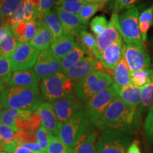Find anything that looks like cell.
<instances>
[{
	"label": "cell",
	"mask_w": 153,
	"mask_h": 153,
	"mask_svg": "<svg viewBox=\"0 0 153 153\" xmlns=\"http://www.w3.org/2000/svg\"><path fill=\"white\" fill-rule=\"evenodd\" d=\"M23 0H0V11L4 19H8L22 4Z\"/></svg>",
	"instance_id": "32"
},
{
	"label": "cell",
	"mask_w": 153,
	"mask_h": 153,
	"mask_svg": "<svg viewBox=\"0 0 153 153\" xmlns=\"http://www.w3.org/2000/svg\"><path fill=\"white\" fill-rule=\"evenodd\" d=\"M123 56L131 73L152 67L151 57L145 48L144 43H123Z\"/></svg>",
	"instance_id": "9"
},
{
	"label": "cell",
	"mask_w": 153,
	"mask_h": 153,
	"mask_svg": "<svg viewBox=\"0 0 153 153\" xmlns=\"http://www.w3.org/2000/svg\"><path fill=\"white\" fill-rule=\"evenodd\" d=\"M4 18L3 17V16H2V14H1V11H0V28L1 27V26H3L4 24Z\"/></svg>",
	"instance_id": "53"
},
{
	"label": "cell",
	"mask_w": 153,
	"mask_h": 153,
	"mask_svg": "<svg viewBox=\"0 0 153 153\" xmlns=\"http://www.w3.org/2000/svg\"><path fill=\"white\" fill-rule=\"evenodd\" d=\"M0 153H7V152H6L5 151H1V152H0Z\"/></svg>",
	"instance_id": "56"
},
{
	"label": "cell",
	"mask_w": 153,
	"mask_h": 153,
	"mask_svg": "<svg viewBox=\"0 0 153 153\" xmlns=\"http://www.w3.org/2000/svg\"><path fill=\"white\" fill-rule=\"evenodd\" d=\"M41 118V125L53 136L57 137L62 124L55 114L53 104L43 102L36 111Z\"/></svg>",
	"instance_id": "15"
},
{
	"label": "cell",
	"mask_w": 153,
	"mask_h": 153,
	"mask_svg": "<svg viewBox=\"0 0 153 153\" xmlns=\"http://www.w3.org/2000/svg\"><path fill=\"white\" fill-rule=\"evenodd\" d=\"M5 88H6V87H5V86L3 84L1 83V82H0V93H1V91H2L4 90V89H5Z\"/></svg>",
	"instance_id": "54"
},
{
	"label": "cell",
	"mask_w": 153,
	"mask_h": 153,
	"mask_svg": "<svg viewBox=\"0 0 153 153\" xmlns=\"http://www.w3.org/2000/svg\"><path fill=\"white\" fill-rule=\"evenodd\" d=\"M11 31V27L9 24L5 23L0 28V43L2 42L4 40L7 38V36L9 35V33Z\"/></svg>",
	"instance_id": "47"
},
{
	"label": "cell",
	"mask_w": 153,
	"mask_h": 153,
	"mask_svg": "<svg viewBox=\"0 0 153 153\" xmlns=\"http://www.w3.org/2000/svg\"><path fill=\"white\" fill-rule=\"evenodd\" d=\"M46 153H69V148L58 137L52 135L48 145Z\"/></svg>",
	"instance_id": "36"
},
{
	"label": "cell",
	"mask_w": 153,
	"mask_h": 153,
	"mask_svg": "<svg viewBox=\"0 0 153 153\" xmlns=\"http://www.w3.org/2000/svg\"><path fill=\"white\" fill-rule=\"evenodd\" d=\"M76 38L78 45L81 46L87 55L94 56L97 49V38L86 30H82Z\"/></svg>",
	"instance_id": "24"
},
{
	"label": "cell",
	"mask_w": 153,
	"mask_h": 153,
	"mask_svg": "<svg viewBox=\"0 0 153 153\" xmlns=\"http://www.w3.org/2000/svg\"><path fill=\"white\" fill-rule=\"evenodd\" d=\"M126 153H142L141 152L140 148V144L138 140H133L130 145L128 148L127 152Z\"/></svg>",
	"instance_id": "49"
},
{
	"label": "cell",
	"mask_w": 153,
	"mask_h": 153,
	"mask_svg": "<svg viewBox=\"0 0 153 153\" xmlns=\"http://www.w3.org/2000/svg\"><path fill=\"white\" fill-rule=\"evenodd\" d=\"M118 89L117 86L113 83L104 90L94 95L85 102L84 110L94 126L97 125L107 107L109 106L115 97L118 96Z\"/></svg>",
	"instance_id": "6"
},
{
	"label": "cell",
	"mask_w": 153,
	"mask_h": 153,
	"mask_svg": "<svg viewBox=\"0 0 153 153\" xmlns=\"http://www.w3.org/2000/svg\"><path fill=\"white\" fill-rule=\"evenodd\" d=\"M118 96L132 108L135 110L138 108L140 102V88L130 84L118 89Z\"/></svg>",
	"instance_id": "22"
},
{
	"label": "cell",
	"mask_w": 153,
	"mask_h": 153,
	"mask_svg": "<svg viewBox=\"0 0 153 153\" xmlns=\"http://www.w3.org/2000/svg\"><path fill=\"white\" fill-rule=\"evenodd\" d=\"M33 71L40 79L62 72L61 60L55 57L50 49L41 51L33 66Z\"/></svg>",
	"instance_id": "11"
},
{
	"label": "cell",
	"mask_w": 153,
	"mask_h": 153,
	"mask_svg": "<svg viewBox=\"0 0 153 153\" xmlns=\"http://www.w3.org/2000/svg\"><path fill=\"white\" fill-rule=\"evenodd\" d=\"M78 45L74 36L63 34L62 36L55 39L50 47V51L57 59L63 58Z\"/></svg>",
	"instance_id": "20"
},
{
	"label": "cell",
	"mask_w": 153,
	"mask_h": 153,
	"mask_svg": "<svg viewBox=\"0 0 153 153\" xmlns=\"http://www.w3.org/2000/svg\"><path fill=\"white\" fill-rule=\"evenodd\" d=\"M40 51L29 43H21L9 57L13 72L30 70L35 65Z\"/></svg>",
	"instance_id": "10"
},
{
	"label": "cell",
	"mask_w": 153,
	"mask_h": 153,
	"mask_svg": "<svg viewBox=\"0 0 153 153\" xmlns=\"http://www.w3.org/2000/svg\"><path fill=\"white\" fill-rule=\"evenodd\" d=\"M36 137H37V142L40 145V146H41L42 151L45 152L52 135L42 126L36 132Z\"/></svg>",
	"instance_id": "42"
},
{
	"label": "cell",
	"mask_w": 153,
	"mask_h": 153,
	"mask_svg": "<svg viewBox=\"0 0 153 153\" xmlns=\"http://www.w3.org/2000/svg\"><path fill=\"white\" fill-rule=\"evenodd\" d=\"M139 16L140 9L137 7L118 15L120 33L125 43H143L139 29Z\"/></svg>",
	"instance_id": "8"
},
{
	"label": "cell",
	"mask_w": 153,
	"mask_h": 153,
	"mask_svg": "<svg viewBox=\"0 0 153 153\" xmlns=\"http://www.w3.org/2000/svg\"><path fill=\"white\" fill-rule=\"evenodd\" d=\"M99 63L100 62L94 56L87 55L72 68L62 73L76 83L94 71L100 70Z\"/></svg>",
	"instance_id": "13"
},
{
	"label": "cell",
	"mask_w": 153,
	"mask_h": 153,
	"mask_svg": "<svg viewBox=\"0 0 153 153\" xmlns=\"http://www.w3.org/2000/svg\"><path fill=\"white\" fill-rule=\"evenodd\" d=\"M152 16H153V5H152Z\"/></svg>",
	"instance_id": "59"
},
{
	"label": "cell",
	"mask_w": 153,
	"mask_h": 153,
	"mask_svg": "<svg viewBox=\"0 0 153 153\" xmlns=\"http://www.w3.org/2000/svg\"><path fill=\"white\" fill-rule=\"evenodd\" d=\"M151 64L153 68V46H152V56H151Z\"/></svg>",
	"instance_id": "55"
},
{
	"label": "cell",
	"mask_w": 153,
	"mask_h": 153,
	"mask_svg": "<svg viewBox=\"0 0 153 153\" xmlns=\"http://www.w3.org/2000/svg\"><path fill=\"white\" fill-rule=\"evenodd\" d=\"M96 38L97 49L94 53V57L98 60L105 49L122 38L118 26V14L117 13H113L105 31L101 35L97 36Z\"/></svg>",
	"instance_id": "12"
},
{
	"label": "cell",
	"mask_w": 153,
	"mask_h": 153,
	"mask_svg": "<svg viewBox=\"0 0 153 153\" xmlns=\"http://www.w3.org/2000/svg\"><path fill=\"white\" fill-rule=\"evenodd\" d=\"M86 4H87V2L83 0V1H70V2L58 3L56 4V7H60V8L63 9L64 11H68L69 13L78 15Z\"/></svg>",
	"instance_id": "39"
},
{
	"label": "cell",
	"mask_w": 153,
	"mask_h": 153,
	"mask_svg": "<svg viewBox=\"0 0 153 153\" xmlns=\"http://www.w3.org/2000/svg\"><path fill=\"white\" fill-rule=\"evenodd\" d=\"M16 132L9 126L0 123V142L5 145L14 142V135Z\"/></svg>",
	"instance_id": "41"
},
{
	"label": "cell",
	"mask_w": 153,
	"mask_h": 153,
	"mask_svg": "<svg viewBox=\"0 0 153 153\" xmlns=\"http://www.w3.org/2000/svg\"><path fill=\"white\" fill-rule=\"evenodd\" d=\"M5 108L4 106V104L2 103V101H1V96H0V123H1V116H2V114L4 111Z\"/></svg>",
	"instance_id": "50"
},
{
	"label": "cell",
	"mask_w": 153,
	"mask_h": 153,
	"mask_svg": "<svg viewBox=\"0 0 153 153\" xmlns=\"http://www.w3.org/2000/svg\"><path fill=\"white\" fill-rule=\"evenodd\" d=\"M21 145H22L23 147H25V148L28 149V150L33 151L34 152L39 153L42 152V149L38 142L33 143H24V144H22Z\"/></svg>",
	"instance_id": "48"
},
{
	"label": "cell",
	"mask_w": 153,
	"mask_h": 153,
	"mask_svg": "<svg viewBox=\"0 0 153 153\" xmlns=\"http://www.w3.org/2000/svg\"><path fill=\"white\" fill-rule=\"evenodd\" d=\"M140 118L138 110L132 108L116 96L94 127L102 131L113 130L130 135L139 128Z\"/></svg>",
	"instance_id": "1"
},
{
	"label": "cell",
	"mask_w": 153,
	"mask_h": 153,
	"mask_svg": "<svg viewBox=\"0 0 153 153\" xmlns=\"http://www.w3.org/2000/svg\"><path fill=\"white\" fill-rule=\"evenodd\" d=\"M37 20H31L26 22V27L24 35L19 42L21 43H30L34 38L37 31Z\"/></svg>",
	"instance_id": "43"
},
{
	"label": "cell",
	"mask_w": 153,
	"mask_h": 153,
	"mask_svg": "<svg viewBox=\"0 0 153 153\" xmlns=\"http://www.w3.org/2000/svg\"><path fill=\"white\" fill-rule=\"evenodd\" d=\"M5 108L28 110L33 112L42 103L43 97L38 87L9 86L0 93Z\"/></svg>",
	"instance_id": "2"
},
{
	"label": "cell",
	"mask_w": 153,
	"mask_h": 153,
	"mask_svg": "<svg viewBox=\"0 0 153 153\" xmlns=\"http://www.w3.org/2000/svg\"><path fill=\"white\" fill-rule=\"evenodd\" d=\"M83 1V0H57L56 4L63 3V2H70V1Z\"/></svg>",
	"instance_id": "52"
},
{
	"label": "cell",
	"mask_w": 153,
	"mask_h": 153,
	"mask_svg": "<svg viewBox=\"0 0 153 153\" xmlns=\"http://www.w3.org/2000/svg\"><path fill=\"white\" fill-rule=\"evenodd\" d=\"M103 1H104V2H106V1H108V0H103Z\"/></svg>",
	"instance_id": "57"
},
{
	"label": "cell",
	"mask_w": 153,
	"mask_h": 153,
	"mask_svg": "<svg viewBox=\"0 0 153 153\" xmlns=\"http://www.w3.org/2000/svg\"><path fill=\"white\" fill-rule=\"evenodd\" d=\"M131 72L126 63L125 59L122 55V57L113 72L114 83L118 89L125 87L131 84Z\"/></svg>",
	"instance_id": "23"
},
{
	"label": "cell",
	"mask_w": 153,
	"mask_h": 153,
	"mask_svg": "<svg viewBox=\"0 0 153 153\" xmlns=\"http://www.w3.org/2000/svg\"><path fill=\"white\" fill-rule=\"evenodd\" d=\"M75 84L62 72L42 79L40 85L42 97L45 101L54 102L59 99L75 98L74 95Z\"/></svg>",
	"instance_id": "3"
},
{
	"label": "cell",
	"mask_w": 153,
	"mask_h": 153,
	"mask_svg": "<svg viewBox=\"0 0 153 153\" xmlns=\"http://www.w3.org/2000/svg\"><path fill=\"white\" fill-rule=\"evenodd\" d=\"M39 153H46L45 152H43V151H42V152H39Z\"/></svg>",
	"instance_id": "58"
},
{
	"label": "cell",
	"mask_w": 153,
	"mask_h": 153,
	"mask_svg": "<svg viewBox=\"0 0 153 153\" xmlns=\"http://www.w3.org/2000/svg\"><path fill=\"white\" fill-rule=\"evenodd\" d=\"M18 43L19 41L12 31H11L7 38L0 43V55L9 57L16 49Z\"/></svg>",
	"instance_id": "30"
},
{
	"label": "cell",
	"mask_w": 153,
	"mask_h": 153,
	"mask_svg": "<svg viewBox=\"0 0 153 153\" xmlns=\"http://www.w3.org/2000/svg\"><path fill=\"white\" fill-rule=\"evenodd\" d=\"M92 126L84 110L62 124L57 137L69 149H72L80 137Z\"/></svg>",
	"instance_id": "5"
},
{
	"label": "cell",
	"mask_w": 153,
	"mask_h": 153,
	"mask_svg": "<svg viewBox=\"0 0 153 153\" xmlns=\"http://www.w3.org/2000/svg\"><path fill=\"white\" fill-rule=\"evenodd\" d=\"M148 22L153 25V16H152V6L150 8L146 9L143 12L140 14L139 23Z\"/></svg>",
	"instance_id": "45"
},
{
	"label": "cell",
	"mask_w": 153,
	"mask_h": 153,
	"mask_svg": "<svg viewBox=\"0 0 153 153\" xmlns=\"http://www.w3.org/2000/svg\"><path fill=\"white\" fill-rule=\"evenodd\" d=\"M108 24L107 19L104 16H97L91 21L90 28L97 37L104 33Z\"/></svg>",
	"instance_id": "34"
},
{
	"label": "cell",
	"mask_w": 153,
	"mask_h": 153,
	"mask_svg": "<svg viewBox=\"0 0 153 153\" xmlns=\"http://www.w3.org/2000/svg\"><path fill=\"white\" fill-rule=\"evenodd\" d=\"M153 104V81L140 88V102L137 108L140 114L146 111Z\"/></svg>",
	"instance_id": "27"
},
{
	"label": "cell",
	"mask_w": 153,
	"mask_h": 153,
	"mask_svg": "<svg viewBox=\"0 0 153 153\" xmlns=\"http://www.w3.org/2000/svg\"><path fill=\"white\" fill-rule=\"evenodd\" d=\"M114 83L110 74L97 70L75 84L74 94L81 102H87L89 99L104 90Z\"/></svg>",
	"instance_id": "4"
},
{
	"label": "cell",
	"mask_w": 153,
	"mask_h": 153,
	"mask_svg": "<svg viewBox=\"0 0 153 153\" xmlns=\"http://www.w3.org/2000/svg\"><path fill=\"white\" fill-rule=\"evenodd\" d=\"M55 10L62 22L65 35L76 37L82 30L87 29V26L82 23L78 15L69 13L58 7H55Z\"/></svg>",
	"instance_id": "16"
},
{
	"label": "cell",
	"mask_w": 153,
	"mask_h": 153,
	"mask_svg": "<svg viewBox=\"0 0 153 153\" xmlns=\"http://www.w3.org/2000/svg\"><path fill=\"white\" fill-rule=\"evenodd\" d=\"M123 45V39L120 38L103 51L98 59L103 68L108 70H114L122 57Z\"/></svg>",
	"instance_id": "17"
},
{
	"label": "cell",
	"mask_w": 153,
	"mask_h": 153,
	"mask_svg": "<svg viewBox=\"0 0 153 153\" xmlns=\"http://www.w3.org/2000/svg\"><path fill=\"white\" fill-rule=\"evenodd\" d=\"M97 132L91 127L76 141L72 149H69V153H97L96 141Z\"/></svg>",
	"instance_id": "19"
},
{
	"label": "cell",
	"mask_w": 153,
	"mask_h": 153,
	"mask_svg": "<svg viewBox=\"0 0 153 153\" xmlns=\"http://www.w3.org/2000/svg\"><path fill=\"white\" fill-rule=\"evenodd\" d=\"M131 84L136 87L142 88L153 81V70L148 68L131 73Z\"/></svg>",
	"instance_id": "28"
},
{
	"label": "cell",
	"mask_w": 153,
	"mask_h": 153,
	"mask_svg": "<svg viewBox=\"0 0 153 153\" xmlns=\"http://www.w3.org/2000/svg\"><path fill=\"white\" fill-rule=\"evenodd\" d=\"M43 21L52 32L55 40L64 34L62 22L55 9L50 11Z\"/></svg>",
	"instance_id": "26"
},
{
	"label": "cell",
	"mask_w": 153,
	"mask_h": 153,
	"mask_svg": "<svg viewBox=\"0 0 153 153\" xmlns=\"http://www.w3.org/2000/svg\"><path fill=\"white\" fill-rule=\"evenodd\" d=\"M144 132L148 143L153 147V104L149 109L145 119Z\"/></svg>",
	"instance_id": "40"
},
{
	"label": "cell",
	"mask_w": 153,
	"mask_h": 153,
	"mask_svg": "<svg viewBox=\"0 0 153 153\" xmlns=\"http://www.w3.org/2000/svg\"><path fill=\"white\" fill-rule=\"evenodd\" d=\"M87 3H92V4H96V3H105L103 0H84Z\"/></svg>",
	"instance_id": "51"
},
{
	"label": "cell",
	"mask_w": 153,
	"mask_h": 153,
	"mask_svg": "<svg viewBox=\"0 0 153 153\" xmlns=\"http://www.w3.org/2000/svg\"><path fill=\"white\" fill-rule=\"evenodd\" d=\"M55 1L56 0H39L37 10H36V20H43L49 11L51 10V8L55 4Z\"/></svg>",
	"instance_id": "38"
},
{
	"label": "cell",
	"mask_w": 153,
	"mask_h": 153,
	"mask_svg": "<svg viewBox=\"0 0 153 153\" xmlns=\"http://www.w3.org/2000/svg\"><path fill=\"white\" fill-rule=\"evenodd\" d=\"M14 142L19 145L24 143H33L37 142L36 132L26 130H20L16 132L14 135Z\"/></svg>",
	"instance_id": "35"
},
{
	"label": "cell",
	"mask_w": 153,
	"mask_h": 153,
	"mask_svg": "<svg viewBox=\"0 0 153 153\" xmlns=\"http://www.w3.org/2000/svg\"><path fill=\"white\" fill-rule=\"evenodd\" d=\"M21 111L22 110L15 108H5L2 114L0 123L9 126L15 132H17L18 131L16 127V120Z\"/></svg>",
	"instance_id": "33"
},
{
	"label": "cell",
	"mask_w": 153,
	"mask_h": 153,
	"mask_svg": "<svg viewBox=\"0 0 153 153\" xmlns=\"http://www.w3.org/2000/svg\"><path fill=\"white\" fill-rule=\"evenodd\" d=\"M40 79L33 70L13 72L9 86L22 87H38Z\"/></svg>",
	"instance_id": "21"
},
{
	"label": "cell",
	"mask_w": 153,
	"mask_h": 153,
	"mask_svg": "<svg viewBox=\"0 0 153 153\" xmlns=\"http://www.w3.org/2000/svg\"><path fill=\"white\" fill-rule=\"evenodd\" d=\"M152 24L148 22H143L139 23V29L140 32L141 38L143 42H145L147 40V37H148V32L150 30L151 26Z\"/></svg>",
	"instance_id": "46"
},
{
	"label": "cell",
	"mask_w": 153,
	"mask_h": 153,
	"mask_svg": "<svg viewBox=\"0 0 153 153\" xmlns=\"http://www.w3.org/2000/svg\"><path fill=\"white\" fill-rule=\"evenodd\" d=\"M87 53L79 45H77L70 53L61 59V69L62 72L72 68L74 65L79 62L83 57H85Z\"/></svg>",
	"instance_id": "25"
},
{
	"label": "cell",
	"mask_w": 153,
	"mask_h": 153,
	"mask_svg": "<svg viewBox=\"0 0 153 153\" xmlns=\"http://www.w3.org/2000/svg\"><path fill=\"white\" fill-rule=\"evenodd\" d=\"M141 0H113L112 9L114 13L121 12L135 7Z\"/></svg>",
	"instance_id": "37"
},
{
	"label": "cell",
	"mask_w": 153,
	"mask_h": 153,
	"mask_svg": "<svg viewBox=\"0 0 153 153\" xmlns=\"http://www.w3.org/2000/svg\"><path fill=\"white\" fill-rule=\"evenodd\" d=\"M132 137L121 131L106 130L99 135L96 143L97 153H126Z\"/></svg>",
	"instance_id": "7"
},
{
	"label": "cell",
	"mask_w": 153,
	"mask_h": 153,
	"mask_svg": "<svg viewBox=\"0 0 153 153\" xmlns=\"http://www.w3.org/2000/svg\"><path fill=\"white\" fill-rule=\"evenodd\" d=\"M37 31L30 44L36 50L41 51L48 49L55 41L52 32L43 20L37 21Z\"/></svg>",
	"instance_id": "18"
},
{
	"label": "cell",
	"mask_w": 153,
	"mask_h": 153,
	"mask_svg": "<svg viewBox=\"0 0 153 153\" xmlns=\"http://www.w3.org/2000/svg\"><path fill=\"white\" fill-rule=\"evenodd\" d=\"M4 151L7 153H36L15 142L5 145Z\"/></svg>",
	"instance_id": "44"
},
{
	"label": "cell",
	"mask_w": 153,
	"mask_h": 153,
	"mask_svg": "<svg viewBox=\"0 0 153 153\" xmlns=\"http://www.w3.org/2000/svg\"><path fill=\"white\" fill-rule=\"evenodd\" d=\"M55 114L61 124L68 121L84 111L82 103L76 98H65L53 102Z\"/></svg>",
	"instance_id": "14"
},
{
	"label": "cell",
	"mask_w": 153,
	"mask_h": 153,
	"mask_svg": "<svg viewBox=\"0 0 153 153\" xmlns=\"http://www.w3.org/2000/svg\"><path fill=\"white\" fill-rule=\"evenodd\" d=\"M104 3H87L84 6L83 8L80 11L79 14H78L79 19L84 24H88V22L90 19L94 15L97 11L101 10L104 7Z\"/></svg>",
	"instance_id": "29"
},
{
	"label": "cell",
	"mask_w": 153,
	"mask_h": 153,
	"mask_svg": "<svg viewBox=\"0 0 153 153\" xmlns=\"http://www.w3.org/2000/svg\"><path fill=\"white\" fill-rule=\"evenodd\" d=\"M12 72V68L9 57L0 55V82L5 87L9 86Z\"/></svg>",
	"instance_id": "31"
}]
</instances>
